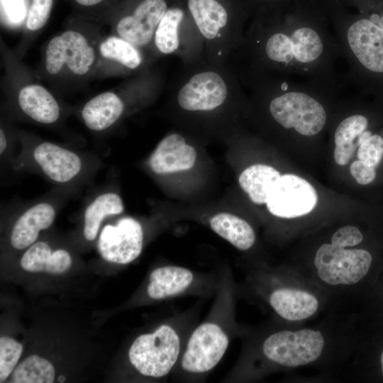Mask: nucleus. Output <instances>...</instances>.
<instances>
[{
    "mask_svg": "<svg viewBox=\"0 0 383 383\" xmlns=\"http://www.w3.org/2000/svg\"><path fill=\"white\" fill-rule=\"evenodd\" d=\"M23 351V345L8 336L0 338V382L13 371Z\"/></svg>",
    "mask_w": 383,
    "mask_h": 383,
    "instance_id": "obj_28",
    "label": "nucleus"
},
{
    "mask_svg": "<svg viewBox=\"0 0 383 383\" xmlns=\"http://www.w3.org/2000/svg\"><path fill=\"white\" fill-rule=\"evenodd\" d=\"M218 278V271L204 272L179 265H164L150 272L145 289L146 295L152 301L214 295Z\"/></svg>",
    "mask_w": 383,
    "mask_h": 383,
    "instance_id": "obj_7",
    "label": "nucleus"
},
{
    "mask_svg": "<svg viewBox=\"0 0 383 383\" xmlns=\"http://www.w3.org/2000/svg\"><path fill=\"white\" fill-rule=\"evenodd\" d=\"M325 346L316 330H278L268 333L252 346H247L223 379L242 382L272 367L294 368L316 361Z\"/></svg>",
    "mask_w": 383,
    "mask_h": 383,
    "instance_id": "obj_2",
    "label": "nucleus"
},
{
    "mask_svg": "<svg viewBox=\"0 0 383 383\" xmlns=\"http://www.w3.org/2000/svg\"><path fill=\"white\" fill-rule=\"evenodd\" d=\"M367 119L362 115H353L340 123L335 132L334 159L339 165H345L360 147L359 137L367 127Z\"/></svg>",
    "mask_w": 383,
    "mask_h": 383,
    "instance_id": "obj_22",
    "label": "nucleus"
},
{
    "mask_svg": "<svg viewBox=\"0 0 383 383\" xmlns=\"http://www.w3.org/2000/svg\"><path fill=\"white\" fill-rule=\"evenodd\" d=\"M196 152L184 136L170 133L157 144L148 160V165L155 174H165L191 169L195 163Z\"/></svg>",
    "mask_w": 383,
    "mask_h": 383,
    "instance_id": "obj_16",
    "label": "nucleus"
},
{
    "mask_svg": "<svg viewBox=\"0 0 383 383\" xmlns=\"http://www.w3.org/2000/svg\"><path fill=\"white\" fill-rule=\"evenodd\" d=\"M13 169L35 173L55 187H75L93 180L103 163L87 152L74 150L56 143L24 139L11 158Z\"/></svg>",
    "mask_w": 383,
    "mask_h": 383,
    "instance_id": "obj_3",
    "label": "nucleus"
},
{
    "mask_svg": "<svg viewBox=\"0 0 383 383\" xmlns=\"http://www.w3.org/2000/svg\"><path fill=\"white\" fill-rule=\"evenodd\" d=\"M197 308L173 315L152 332L143 333L133 340L128 358L138 374L160 379L173 374L195 326Z\"/></svg>",
    "mask_w": 383,
    "mask_h": 383,
    "instance_id": "obj_4",
    "label": "nucleus"
},
{
    "mask_svg": "<svg viewBox=\"0 0 383 383\" xmlns=\"http://www.w3.org/2000/svg\"><path fill=\"white\" fill-rule=\"evenodd\" d=\"M357 155L359 160L376 167L383 157V138L372 135L359 147Z\"/></svg>",
    "mask_w": 383,
    "mask_h": 383,
    "instance_id": "obj_29",
    "label": "nucleus"
},
{
    "mask_svg": "<svg viewBox=\"0 0 383 383\" xmlns=\"http://www.w3.org/2000/svg\"><path fill=\"white\" fill-rule=\"evenodd\" d=\"M295 59L304 63L316 60L323 52V43L318 33L309 28L294 30L290 37Z\"/></svg>",
    "mask_w": 383,
    "mask_h": 383,
    "instance_id": "obj_26",
    "label": "nucleus"
},
{
    "mask_svg": "<svg viewBox=\"0 0 383 383\" xmlns=\"http://www.w3.org/2000/svg\"><path fill=\"white\" fill-rule=\"evenodd\" d=\"M79 188L55 187L43 196L17 207L9 235L10 245L25 250L37 241L41 231L51 226L57 214Z\"/></svg>",
    "mask_w": 383,
    "mask_h": 383,
    "instance_id": "obj_6",
    "label": "nucleus"
},
{
    "mask_svg": "<svg viewBox=\"0 0 383 383\" xmlns=\"http://www.w3.org/2000/svg\"><path fill=\"white\" fill-rule=\"evenodd\" d=\"M363 240L360 231L353 226H345L338 229L332 235L331 243L344 246H356Z\"/></svg>",
    "mask_w": 383,
    "mask_h": 383,
    "instance_id": "obj_31",
    "label": "nucleus"
},
{
    "mask_svg": "<svg viewBox=\"0 0 383 383\" xmlns=\"http://www.w3.org/2000/svg\"><path fill=\"white\" fill-rule=\"evenodd\" d=\"M95 60V53L80 33L67 30L52 38L45 52V68L50 74H57L66 65L78 75L87 74Z\"/></svg>",
    "mask_w": 383,
    "mask_h": 383,
    "instance_id": "obj_13",
    "label": "nucleus"
},
{
    "mask_svg": "<svg viewBox=\"0 0 383 383\" xmlns=\"http://www.w3.org/2000/svg\"><path fill=\"white\" fill-rule=\"evenodd\" d=\"M218 283L214 300L205 319L191 331L174 380L201 382L215 369L226 354L231 341L242 333L235 320L236 285L232 271H218Z\"/></svg>",
    "mask_w": 383,
    "mask_h": 383,
    "instance_id": "obj_1",
    "label": "nucleus"
},
{
    "mask_svg": "<svg viewBox=\"0 0 383 383\" xmlns=\"http://www.w3.org/2000/svg\"><path fill=\"white\" fill-rule=\"evenodd\" d=\"M152 50L155 55L177 56L185 66L203 60L204 40L187 9L169 6L155 32Z\"/></svg>",
    "mask_w": 383,
    "mask_h": 383,
    "instance_id": "obj_5",
    "label": "nucleus"
},
{
    "mask_svg": "<svg viewBox=\"0 0 383 383\" xmlns=\"http://www.w3.org/2000/svg\"><path fill=\"white\" fill-rule=\"evenodd\" d=\"M18 103L21 111L35 122L55 123L60 116V109L53 96L43 87L28 85L20 90Z\"/></svg>",
    "mask_w": 383,
    "mask_h": 383,
    "instance_id": "obj_20",
    "label": "nucleus"
},
{
    "mask_svg": "<svg viewBox=\"0 0 383 383\" xmlns=\"http://www.w3.org/2000/svg\"><path fill=\"white\" fill-rule=\"evenodd\" d=\"M333 243H323L314 257V267L319 279L331 286L358 283L367 274L372 257L363 249L349 248Z\"/></svg>",
    "mask_w": 383,
    "mask_h": 383,
    "instance_id": "obj_8",
    "label": "nucleus"
},
{
    "mask_svg": "<svg viewBox=\"0 0 383 383\" xmlns=\"http://www.w3.org/2000/svg\"><path fill=\"white\" fill-rule=\"evenodd\" d=\"M211 230L241 251L250 249L256 236L252 227L244 219L229 213H219L209 221Z\"/></svg>",
    "mask_w": 383,
    "mask_h": 383,
    "instance_id": "obj_21",
    "label": "nucleus"
},
{
    "mask_svg": "<svg viewBox=\"0 0 383 383\" xmlns=\"http://www.w3.org/2000/svg\"><path fill=\"white\" fill-rule=\"evenodd\" d=\"M318 196L313 186L295 174L280 177L272 188L266 202L268 211L280 218H296L316 207Z\"/></svg>",
    "mask_w": 383,
    "mask_h": 383,
    "instance_id": "obj_12",
    "label": "nucleus"
},
{
    "mask_svg": "<svg viewBox=\"0 0 383 383\" xmlns=\"http://www.w3.org/2000/svg\"><path fill=\"white\" fill-rule=\"evenodd\" d=\"M250 277L255 289L280 318L299 321L312 316L318 300L312 294L281 284L270 271H254Z\"/></svg>",
    "mask_w": 383,
    "mask_h": 383,
    "instance_id": "obj_9",
    "label": "nucleus"
},
{
    "mask_svg": "<svg viewBox=\"0 0 383 383\" xmlns=\"http://www.w3.org/2000/svg\"><path fill=\"white\" fill-rule=\"evenodd\" d=\"M350 173L356 182L365 185L373 182L376 177L375 167L358 160L350 165Z\"/></svg>",
    "mask_w": 383,
    "mask_h": 383,
    "instance_id": "obj_32",
    "label": "nucleus"
},
{
    "mask_svg": "<svg viewBox=\"0 0 383 383\" xmlns=\"http://www.w3.org/2000/svg\"><path fill=\"white\" fill-rule=\"evenodd\" d=\"M99 50L103 57L116 61L130 71L141 68L145 60L141 49L121 37L106 38L101 43Z\"/></svg>",
    "mask_w": 383,
    "mask_h": 383,
    "instance_id": "obj_24",
    "label": "nucleus"
},
{
    "mask_svg": "<svg viewBox=\"0 0 383 383\" xmlns=\"http://www.w3.org/2000/svg\"><path fill=\"white\" fill-rule=\"evenodd\" d=\"M70 253L65 249H54L47 241H36L26 249L20 265L28 272H45L59 274L67 271L72 265Z\"/></svg>",
    "mask_w": 383,
    "mask_h": 383,
    "instance_id": "obj_18",
    "label": "nucleus"
},
{
    "mask_svg": "<svg viewBox=\"0 0 383 383\" xmlns=\"http://www.w3.org/2000/svg\"><path fill=\"white\" fill-rule=\"evenodd\" d=\"M144 244L143 228L138 220L123 217L115 224L106 225L100 232L98 250L105 260L119 265L134 261Z\"/></svg>",
    "mask_w": 383,
    "mask_h": 383,
    "instance_id": "obj_11",
    "label": "nucleus"
},
{
    "mask_svg": "<svg viewBox=\"0 0 383 383\" xmlns=\"http://www.w3.org/2000/svg\"><path fill=\"white\" fill-rule=\"evenodd\" d=\"M380 365H381V370L383 374V350L380 355Z\"/></svg>",
    "mask_w": 383,
    "mask_h": 383,
    "instance_id": "obj_36",
    "label": "nucleus"
},
{
    "mask_svg": "<svg viewBox=\"0 0 383 383\" xmlns=\"http://www.w3.org/2000/svg\"><path fill=\"white\" fill-rule=\"evenodd\" d=\"M125 109V102L118 95L104 92L86 103L82 110V117L89 129L102 131L116 123Z\"/></svg>",
    "mask_w": 383,
    "mask_h": 383,
    "instance_id": "obj_19",
    "label": "nucleus"
},
{
    "mask_svg": "<svg viewBox=\"0 0 383 383\" xmlns=\"http://www.w3.org/2000/svg\"><path fill=\"white\" fill-rule=\"evenodd\" d=\"M169 8L166 0H142L118 21L119 37L143 50H152L155 32Z\"/></svg>",
    "mask_w": 383,
    "mask_h": 383,
    "instance_id": "obj_14",
    "label": "nucleus"
},
{
    "mask_svg": "<svg viewBox=\"0 0 383 383\" xmlns=\"http://www.w3.org/2000/svg\"><path fill=\"white\" fill-rule=\"evenodd\" d=\"M280 177L279 172L271 166L254 165L241 173L238 181L253 203L263 204Z\"/></svg>",
    "mask_w": 383,
    "mask_h": 383,
    "instance_id": "obj_23",
    "label": "nucleus"
},
{
    "mask_svg": "<svg viewBox=\"0 0 383 383\" xmlns=\"http://www.w3.org/2000/svg\"><path fill=\"white\" fill-rule=\"evenodd\" d=\"M383 30V16L381 18H379L378 19V24H377Z\"/></svg>",
    "mask_w": 383,
    "mask_h": 383,
    "instance_id": "obj_35",
    "label": "nucleus"
},
{
    "mask_svg": "<svg viewBox=\"0 0 383 383\" xmlns=\"http://www.w3.org/2000/svg\"><path fill=\"white\" fill-rule=\"evenodd\" d=\"M55 371L48 360L32 355L20 362L12 372L11 382L14 383H52Z\"/></svg>",
    "mask_w": 383,
    "mask_h": 383,
    "instance_id": "obj_25",
    "label": "nucleus"
},
{
    "mask_svg": "<svg viewBox=\"0 0 383 383\" xmlns=\"http://www.w3.org/2000/svg\"><path fill=\"white\" fill-rule=\"evenodd\" d=\"M348 42L360 62L370 71L383 72V30L373 21L360 19L347 33Z\"/></svg>",
    "mask_w": 383,
    "mask_h": 383,
    "instance_id": "obj_15",
    "label": "nucleus"
},
{
    "mask_svg": "<svg viewBox=\"0 0 383 383\" xmlns=\"http://www.w3.org/2000/svg\"><path fill=\"white\" fill-rule=\"evenodd\" d=\"M78 4L82 5V6H93L95 4H99L103 0H75Z\"/></svg>",
    "mask_w": 383,
    "mask_h": 383,
    "instance_id": "obj_34",
    "label": "nucleus"
},
{
    "mask_svg": "<svg viewBox=\"0 0 383 383\" xmlns=\"http://www.w3.org/2000/svg\"><path fill=\"white\" fill-rule=\"evenodd\" d=\"M124 211L120 194L111 188L105 189L94 195L83 209L82 235L88 241H94L102 223L109 217L119 215Z\"/></svg>",
    "mask_w": 383,
    "mask_h": 383,
    "instance_id": "obj_17",
    "label": "nucleus"
},
{
    "mask_svg": "<svg viewBox=\"0 0 383 383\" xmlns=\"http://www.w3.org/2000/svg\"><path fill=\"white\" fill-rule=\"evenodd\" d=\"M0 155L1 158L8 156L9 155H11L10 151L9 150V141L2 128L0 129Z\"/></svg>",
    "mask_w": 383,
    "mask_h": 383,
    "instance_id": "obj_33",
    "label": "nucleus"
},
{
    "mask_svg": "<svg viewBox=\"0 0 383 383\" xmlns=\"http://www.w3.org/2000/svg\"><path fill=\"white\" fill-rule=\"evenodd\" d=\"M265 58L274 63L290 62L294 57L292 41L287 35L274 32L265 36L262 45Z\"/></svg>",
    "mask_w": 383,
    "mask_h": 383,
    "instance_id": "obj_27",
    "label": "nucleus"
},
{
    "mask_svg": "<svg viewBox=\"0 0 383 383\" xmlns=\"http://www.w3.org/2000/svg\"><path fill=\"white\" fill-rule=\"evenodd\" d=\"M269 111L277 123L285 128H294L304 135L317 134L326 122L323 106L301 92H287L272 98Z\"/></svg>",
    "mask_w": 383,
    "mask_h": 383,
    "instance_id": "obj_10",
    "label": "nucleus"
},
{
    "mask_svg": "<svg viewBox=\"0 0 383 383\" xmlns=\"http://www.w3.org/2000/svg\"><path fill=\"white\" fill-rule=\"evenodd\" d=\"M53 0H32L26 27L32 31L42 28L48 20Z\"/></svg>",
    "mask_w": 383,
    "mask_h": 383,
    "instance_id": "obj_30",
    "label": "nucleus"
}]
</instances>
